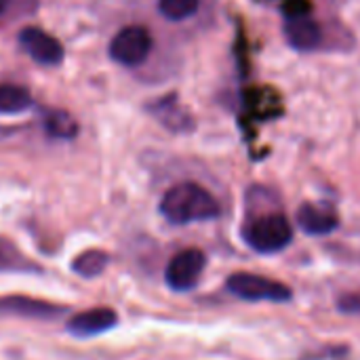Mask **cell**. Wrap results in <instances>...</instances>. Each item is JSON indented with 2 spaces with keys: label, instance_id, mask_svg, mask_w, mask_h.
Returning <instances> with one entry per match:
<instances>
[{
  "label": "cell",
  "instance_id": "277c9868",
  "mask_svg": "<svg viewBox=\"0 0 360 360\" xmlns=\"http://www.w3.org/2000/svg\"><path fill=\"white\" fill-rule=\"evenodd\" d=\"M152 51V36L143 25L122 27L110 42V57L127 68L141 65Z\"/></svg>",
  "mask_w": 360,
  "mask_h": 360
},
{
  "label": "cell",
  "instance_id": "6da1fadb",
  "mask_svg": "<svg viewBox=\"0 0 360 360\" xmlns=\"http://www.w3.org/2000/svg\"><path fill=\"white\" fill-rule=\"evenodd\" d=\"M160 213L169 224L186 226L196 221H211L219 217L221 209L215 196L198 184H177L160 200Z\"/></svg>",
  "mask_w": 360,
  "mask_h": 360
},
{
  "label": "cell",
  "instance_id": "3957f363",
  "mask_svg": "<svg viewBox=\"0 0 360 360\" xmlns=\"http://www.w3.org/2000/svg\"><path fill=\"white\" fill-rule=\"evenodd\" d=\"M228 289L245 302H289L293 297L287 285L249 272L232 274L228 278Z\"/></svg>",
  "mask_w": 360,
  "mask_h": 360
},
{
  "label": "cell",
  "instance_id": "8992f818",
  "mask_svg": "<svg viewBox=\"0 0 360 360\" xmlns=\"http://www.w3.org/2000/svg\"><path fill=\"white\" fill-rule=\"evenodd\" d=\"M19 44L40 65H59L63 61L61 42L40 27H23L19 32Z\"/></svg>",
  "mask_w": 360,
  "mask_h": 360
},
{
  "label": "cell",
  "instance_id": "7a4b0ae2",
  "mask_svg": "<svg viewBox=\"0 0 360 360\" xmlns=\"http://www.w3.org/2000/svg\"><path fill=\"white\" fill-rule=\"evenodd\" d=\"M243 238L257 253H276V251H283L291 243L293 228L285 215L266 213V215L251 219L245 226Z\"/></svg>",
  "mask_w": 360,
  "mask_h": 360
},
{
  "label": "cell",
  "instance_id": "8fae6325",
  "mask_svg": "<svg viewBox=\"0 0 360 360\" xmlns=\"http://www.w3.org/2000/svg\"><path fill=\"white\" fill-rule=\"evenodd\" d=\"M152 112H154V116H156L165 127H169L171 131H188V129L192 127L190 116L181 110V105H179L177 99H173V97L160 99V101L152 108Z\"/></svg>",
  "mask_w": 360,
  "mask_h": 360
},
{
  "label": "cell",
  "instance_id": "52a82bcc",
  "mask_svg": "<svg viewBox=\"0 0 360 360\" xmlns=\"http://www.w3.org/2000/svg\"><path fill=\"white\" fill-rule=\"evenodd\" d=\"M68 312L63 306L32 300L23 295H8L0 300V316H17V319H32V321H53Z\"/></svg>",
  "mask_w": 360,
  "mask_h": 360
},
{
  "label": "cell",
  "instance_id": "30bf717a",
  "mask_svg": "<svg viewBox=\"0 0 360 360\" xmlns=\"http://www.w3.org/2000/svg\"><path fill=\"white\" fill-rule=\"evenodd\" d=\"M297 224L306 234L312 236H323V234H331L338 226L340 219L338 215L327 209V207H319V205H302L297 211Z\"/></svg>",
  "mask_w": 360,
  "mask_h": 360
},
{
  "label": "cell",
  "instance_id": "4fadbf2b",
  "mask_svg": "<svg viewBox=\"0 0 360 360\" xmlns=\"http://www.w3.org/2000/svg\"><path fill=\"white\" fill-rule=\"evenodd\" d=\"M42 122H44V131L57 139H74L78 133L76 120L68 112H61V110H49Z\"/></svg>",
  "mask_w": 360,
  "mask_h": 360
},
{
  "label": "cell",
  "instance_id": "9a60e30c",
  "mask_svg": "<svg viewBox=\"0 0 360 360\" xmlns=\"http://www.w3.org/2000/svg\"><path fill=\"white\" fill-rule=\"evenodd\" d=\"M32 272L36 266L25 259L11 243L0 238V272Z\"/></svg>",
  "mask_w": 360,
  "mask_h": 360
},
{
  "label": "cell",
  "instance_id": "9c48e42d",
  "mask_svg": "<svg viewBox=\"0 0 360 360\" xmlns=\"http://www.w3.org/2000/svg\"><path fill=\"white\" fill-rule=\"evenodd\" d=\"M285 36L289 44L297 51H312L319 46L323 32L321 25L310 17V13L289 15L285 21Z\"/></svg>",
  "mask_w": 360,
  "mask_h": 360
},
{
  "label": "cell",
  "instance_id": "e0dca14e",
  "mask_svg": "<svg viewBox=\"0 0 360 360\" xmlns=\"http://www.w3.org/2000/svg\"><path fill=\"white\" fill-rule=\"evenodd\" d=\"M8 4H11V0H0V15L6 11V6H8Z\"/></svg>",
  "mask_w": 360,
  "mask_h": 360
},
{
  "label": "cell",
  "instance_id": "ba28073f",
  "mask_svg": "<svg viewBox=\"0 0 360 360\" xmlns=\"http://www.w3.org/2000/svg\"><path fill=\"white\" fill-rule=\"evenodd\" d=\"M118 323V316L112 308H91L86 312H78L68 321V333L74 338H93L110 331Z\"/></svg>",
  "mask_w": 360,
  "mask_h": 360
},
{
  "label": "cell",
  "instance_id": "5b68a950",
  "mask_svg": "<svg viewBox=\"0 0 360 360\" xmlns=\"http://www.w3.org/2000/svg\"><path fill=\"white\" fill-rule=\"evenodd\" d=\"M207 257L200 249H184L179 251L167 266L165 278L167 285L173 291H190L196 287L202 270H205Z\"/></svg>",
  "mask_w": 360,
  "mask_h": 360
},
{
  "label": "cell",
  "instance_id": "5bb4252c",
  "mask_svg": "<svg viewBox=\"0 0 360 360\" xmlns=\"http://www.w3.org/2000/svg\"><path fill=\"white\" fill-rule=\"evenodd\" d=\"M108 262H110L108 253H103L99 249H91V251H84L82 255H78L74 259L72 270L82 278H95L108 268Z\"/></svg>",
  "mask_w": 360,
  "mask_h": 360
},
{
  "label": "cell",
  "instance_id": "7c38bea8",
  "mask_svg": "<svg viewBox=\"0 0 360 360\" xmlns=\"http://www.w3.org/2000/svg\"><path fill=\"white\" fill-rule=\"evenodd\" d=\"M34 103L32 93L19 84H0V114H19Z\"/></svg>",
  "mask_w": 360,
  "mask_h": 360
},
{
  "label": "cell",
  "instance_id": "2e32d148",
  "mask_svg": "<svg viewBox=\"0 0 360 360\" xmlns=\"http://www.w3.org/2000/svg\"><path fill=\"white\" fill-rule=\"evenodd\" d=\"M200 0H158V11L169 21H184L198 11Z\"/></svg>",
  "mask_w": 360,
  "mask_h": 360
}]
</instances>
